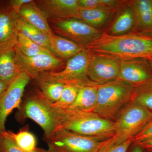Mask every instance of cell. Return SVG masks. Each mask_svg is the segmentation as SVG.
<instances>
[{
  "label": "cell",
  "mask_w": 152,
  "mask_h": 152,
  "mask_svg": "<svg viewBox=\"0 0 152 152\" xmlns=\"http://www.w3.org/2000/svg\"><path fill=\"white\" fill-rule=\"evenodd\" d=\"M93 53L109 55L120 60L152 59V33L130 32L112 36L104 32L99 39L85 47Z\"/></svg>",
  "instance_id": "cell-1"
},
{
  "label": "cell",
  "mask_w": 152,
  "mask_h": 152,
  "mask_svg": "<svg viewBox=\"0 0 152 152\" xmlns=\"http://www.w3.org/2000/svg\"><path fill=\"white\" fill-rule=\"evenodd\" d=\"M59 113L61 127L68 131L101 140L115 135V121L106 119L94 112L59 109Z\"/></svg>",
  "instance_id": "cell-2"
},
{
  "label": "cell",
  "mask_w": 152,
  "mask_h": 152,
  "mask_svg": "<svg viewBox=\"0 0 152 152\" xmlns=\"http://www.w3.org/2000/svg\"><path fill=\"white\" fill-rule=\"evenodd\" d=\"M16 113V119L20 123L27 119L35 122L42 129L44 140H48L61 127L59 109L47 100L39 91L29 95L22 100Z\"/></svg>",
  "instance_id": "cell-3"
},
{
  "label": "cell",
  "mask_w": 152,
  "mask_h": 152,
  "mask_svg": "<svg viewBox=\"0 0 152 152\" xmlns=\"http://www.w3.org/2000/svg\"><path fill=\"white\" fill-rule=\"evenodd\" d=\"M134 90L130 85L118 79L98 85L97 101L94 112L114 121L122 108L131 102Z\"/></svg>",
  "instance_id": "cell-4"
},
{
  "label": "cell",
  "mask_w": 152,
  "mask_h": 152,
  "mask_svg": "<svg viewBox=\"0 0 152 152\" xmlns=\"http://www.w3.org/2000/svg\"><path fill=\"white\" fill-rule=\"evenodd\" d=\"M152 119V112L130 102L121 109L115 123L114 144L118 145L134 138Z\"/></svg>",
  "instance_id": "cell-5"
},
{
  "label": "cell",
  "mask_w": 152,
  "mask_h": 152,
  "mask_svg": "<svg viewBox=\"0 0 152 152\" xmlns=\"http://www.w3.org/2000/svg\"><path fill=\"white\" fill-rule=\"evenodd\" d=\"M90 55L91 52L85 48L69 59L62 69L42 74L36 80L37 82H56L64 85H76L79 86L94 84V83L88 77Z\"/></svg>",
  "instance_id": "cell-6"
},
{
  "label": "cell",
  "mask_w": 152,
  "mask_h": 152,
  "mask_svg": "<svg viewBox=\"0 0 152 152\" xmlns=\"http://www.w3.org/2000/svg\"><path fill=\"white\" fill-rule=\"evenodd\" d=\"M109 139L101 140L60 127L45 141L50 152H99Z\"/></svg>",
  "instance_id": "cell-7"
},
{
  "label": "cell",
  "mask_w": 152,
  "mask_h": 152,
  "mask_svg": "<svg viewBox=\"0 0 152 152\" xmlns=\"http://www.w3.org/2000/svg\"><path fill=\"white\" fill-rule=\"evenodd\" d=\"M50 21L56 34L84 47L97 40L104 33L76 18L53 20Z\"/></svg>",
  "instance_id": "cell-8"
},
{
  "label": "cell",
  "mask_w": 152,
  "mask_h": 152,
  "mask_svg": "<svg viewBox=\"0 0 152 152\" xmlns=\"http://www.w3.org/2000/svg\"><path fill=\"white\" fill-rule=\"evenodd\" d=\"M15 50L19 66L22 72L27 74L33 80H36L42 74L57 72L64 65V61L52 53L28 57L22 53L17 45Z\"/></svg>",
  "instance_id": "cell-9"
},
{
  "label": "cell",
  "mask_w": 152,
  "mask_h": 152,
  "mask_svg": "<svg viewBox=\"0 0 152 152\" xmlns=\"http://www.w3.org/2000/svg\"><path fill=\"white\" fill-rule=\"evenodd\" d=\"M121 60L112 56L91 52L88 77L94 83L102 85L118 79Z\"/></svg>",
  "instance_id": "cell-10"
},
{
  "label": "cell",
  "mask_w": 152,
  "mask_h": 152,
  "mask_svg": "<svg viewBox=\"0 0 152 152\" xmlns=\"http://www.w3.org/2000/svg\"><path fill=\"white\" fill-rule=\"evenodd\" d=\"M31 79L27 74L23 72L0 97V134L6 131L5 123L9 115L15 109L20 108L25 89Z\"/></svg>",
  "instance_id": "cell-11"
},
{
  "label": "cell",
  "mask_w": 152,
  "mask_h": 152,
  "mask_svg": "<svg viewBox=\"0 0 152 152\" xmlns=\"http://www.w3.org/2000/svg\"><path fill=\"white\" fill-rule=\"evenodd\" d=\"M118 80L134 88L152 85V67L150 60L136 58L121 60Z\"/></svg>",
  "instance_id": "cell-12"
},
{
  "label": "cell",
  "mask_w": 152,
  "mask_h": 152,
  "mask_svg": "<svg viewBox=\"0 0 152 152\" xmlns=\"http://www.w3.org/2000/svg\"><path fill=\"white\" fill-rule=\"evenodd\" d=\"M19 18L9 1H0V51L17 45Z\"/></svg>",
  "instance_id": "cell-13"
},
{
  "label": "cell",
  "mask_w": 152,
  "mask_h": 152,
  "mask_svg": "<svg viewBox=\"0 0 152 152\" xmlns=\"http://www.w3.org/2000/svg\"><path fill=\"white\" fill-rule=\"evenodd\" d=\"M36 3L51 20L76 18L80 8L77 0H41Z\"/></svg>",
  "instance_id": "cell-14"
},
{
  "label": "cell",
  "mask_w": 152,
  "mask_h": 152,
  "mask_svg": "<svg viewBox=\"0 0 152 152\" xmlns=\"http://www.w3.org/2000/svg\"><path fill=\"white\" fill-rule=\"evenodd\" d=\"M129 5L135 20L132 32L152 33V0H134Z\"/></svg>",
  "instance_id": "cell-15"
},
{
  "label": "cell",
  "mask_w": 152,
  "mask_h": 152,
  "mask_svg": "<svg viewBox=\"0 0 152 152\" xmlns=\"http://www.w3.org/2000/svg\"><path fill=\"white\" fill-rule=\"evenodd\" d=\"M19 15L20 18L40 30L49 38L54 34L46 15L38 7L35 1H32L23 6L19 11Z\"/></svg>",
  "instance_id": "cell-16"
},
{
  "label": "cell",
  "mask_w": 152,
  "mask_h": 152,
  "mask_svg": "<svg viewBox=\"0 0 152 152\" xmlns=\"http://www.w3.org/2000/svg\"><path fill=\"white\" fill-rule=\"evenodd\" d=\"M15 46L0 51V80L9 85L23 72L17 63Z\"/></svg>",
  "instance_id": "cell-17"
},
{
  "label": "cell",
  "mask_w": 152,
  "mask_h": 152,
  "mask_svg": "<svg viewBox=\"0 0 152 152\" xmlns=\"http://www.w3.org/2000/svg\"><path fill=\"white\" fill-rule=\"evenodd\" d=\"M49 39L50 51L63 61L69 60L85 48L83 46L55 34Z\"/></svg>",
  "instance_id": "cell-18"
},
{
  "label": "cell",
  "mask_w": 152,
  "mask_h": 152,
  "mask_svg": "<svg viewBox=\"0 0 152 152\" xmlns=\"http://www.w3.org/2000/svg\"><path fill=\"white\" fill-rule=\"evenodd\" d=\"M98 86L94 84L80 87L76 100L68 109L94 112L97 101Z\"/></svg>",
  "instance_id": "cell-19"
},
{
  "label": "cell",
  "mask_w": 152,
  "mask_h": 152,
  "mask_svg": "<svg viewBox=\"0 0 152 152\" xmlns=\"http://www.w3.org/2000/svg\"><path fill=\"white\" fill-rule=\"evenodd\" d=\"M114 10L102 7L91 9L80 8L76 18L80 19L93 27L98 29L109 20Z\"/></svg>",
  "instance_id": "cell-20"
},
{
  "label": "cell",
  "mask_w": 152,
  "mask_h": 152,
  "mask_svg": "<svg viewBox=\"0 0 152 152\" xmlns=\"http://www.w3.org/2000/svg\"><path fill=\"white\" fill-rule=\"evenodd\" d=\"M134 24V14L129 5L118 14L109 29V32L106 33L112 36L126 34L133 31Z\"/></svg>",
  "instance_id": "cell-21"
},
{
  "label": "cell",
  "mask_w": 152,
  "mask_h": 152,
  "mask_svg": "<svg viewBox=\"0 0 152 152\" xmlns=\"http://www.w3.org/2000/svg\"><path fill=\"white\" fill-rule=\"evenodd\" d=\"M18 30L19 32L31 40L50 51V39L48 37L40 30L20 17L18 21Z\"/></svg>",
  "instance_id": "cell-22"
},
{
  "label": "cell",
  "mask_w": 152,
  "mask_h": 152,
  "mask_svg": "<svg viewBox=\"0 0 152 152\" xmlns=\"http://www.w3.org/2000/svg\"><path fill=\"white\" fill-rule=\"evenodd\" d=\"M3 133L12 140L18 146L25 151H33L37 148L36 137L29 131L27 126L17 133L6 131Z\"/></svg>",
  "instance_id": "cell-23"
},
{
  "label": "cell",
  "mask_w": 152,
  "mask_h": 152,
  "mask_svg": "<svg viewBox=\"0 0 152 152\" xmlns=\"http://www.w3.org/2000/svg\"><path fill=\"white\" fill-rule=\"evenodd\" d=\"M17 46L22 53L28 57L52 53L49 50L34 42L20 33H18Z\"/></svg>",
  "instance_id": "cell-24"
},
{
  "label": "cell",
  "mask_w": 152,
  "mask_h": 152,
  "mask_svg": "<svg viewBox=\"0 0 152 152\" xmlns=\"http://www.w3.org/2000/svg\"><path fill=\"white\" fill-rule=\"evenodd\" d=\"M41 94L47 100L55 103L59 99L64 85L51 82H37Z\"/></svg>",
  "instance_id": "cell-25"
},
{
  "label": "cell",
  "mask_w": 152,
  "mask_h": 152,
  "mask_svg": "<svg viewBox=\"0 0 152 152\" xmlns=\"http://www.w3.org/2000/svg\"><path fill=\"white\" fill-rule=\"evenodd\" d=\"M80 87L76 85H64L61 97L54 106L60 110H66L75 102L78 94Z\"/></svg>",
  "instance_id": "cell-26"
},
{
  "label": "cell",
  "mask_w": 152,
  "mask_h": 152,
  "mask_svg": "<svg viewBox=\"0 0 152 152\" xmlns=\"http://www.w3.org/2000/svg\"><path fill=\"white\" fill-rule=\"evenodd\" d=\"M131 102L152 112V85L135 88Z\"/></svg>",
  "instance_id": "cell-27"
},
{
  "label": "cell",
  "mask_w": 152,
  "mask_h": 152,
  "mask_svg": "<svg viewBox=\"0 0 152 152\" xmlns=\"http://www.w3.org/2000/svg\"><path fill=\"white\" fill-rule=\"evenodd\" d=\"M113 137L108 140L99 152H128L133 143V139H130L122 143L115 145L113 143Z\"/></svg>",
  "instance_id": "cell-28"
},
{
  "label": "cell",
  "mask_w": 152,
  "mask_h": 152,
  "mask_svg": "<svg viewBox=\"0 0 152 152\" xmlns=\"http://www.w3.org/2000/svg\"><path fill=\"white\" fill-rule=\"evenodd\" d=\"M0 135L1 137L3 145L6 152H50L48 150L44 149L39 148H37L33 151H26L18 146L12 140L6 136L4 133Z\"/></svg>",
  "instance_id": "cell-29"
},
{
  "label": "cell",
  "mask_w": 152,
  "mask_h": 152,
  "mask_svg": "<svg viewBox=\"0 0 152 152\" xmlns=\"http://www.w3.org/2000/svg\"><path fill=\"white\" fill-rule=\"evenodd\" d=\"M152 138V119L133 139V143Z\"/></svg>",
  "instance_id": "cell-30"
},
{
  "label": "cell",
  "mask_w": 152,
  "mask_h": 152,
  "mask_svg": "<svg viewBox=\"0 0 152 152\" xmlns=\"http://www.w3.org/2000/svg\"><path fill=\"white\" fill-rule=\"evenodd\" d=\"M80 8L91 9L101 7V0H77Z\"/></svg>",
  "instance_id": "cell-31"
},
{
  "label": "cell",
  "mask_w": 152,
  "mask_h": 152,
  "mask_svg": "<svg viewBox=\"0 0 152 152\" xmlns=\"http://www.w3.org/2000/svg\"><path fill=\"white\" fill-rule=\"evenodd\" d=\"M32 0H11L9 1L11 7L19 14V11L23 6L31 2Z\"/></svg>",
  "instance_id": "cell-32"
},
{
  "label": "cell",
  "mask_w": 152,
  "mask_h": 152,
  "mask_svg": "<svg viewBox=\"0 0 152 152\" xmlns=\"http://www.w3.org/2000/svg\"><path fill=\"white\" fill-rule=\"evenodd\" d=\"M133 144L139 146L144 150H152V138Z\"/></svg>",
  "instance_id": "cell-33"
},
{
  "label": "cell",
  "mask_w": 152,
  "mask_h": 152,
  "mask_svg": "<svg viewBox=\"0 0 152 152\" xmlns=\"http://www.w3.org/2000/svg\"><path fill=\"white\" fill-rule=\"evenodd\" d=\"M9 86V85L4 82L0 80V97L5 92L6 90L8 88Z\"/></svg>",
  "instance_id": "cell-34"
},
{
  "label": "cell",
  "mask_w": 152,
  "mask_h": 152,
  "mask_svg": "<svg viewBox=\"0 0 152 152\" xmlns=\"http://www.w3.org/2000/svg\"><path fill=\"white\" fill-rule=\"evenodd\" d=\"M129 152H144V150L139 146L134 145Z\"/></svg>",
  "instance_id": "cell-35"
},
{
  "label": "cell",
  "mask_w": 152,
  "mask_h": 152,
  "mask_svg": "<svg viewBox=\"0 0 152 152\" xmlns=\"http://www.w3.org/2000/svg\"><path fill=\"white\" fill-rule=\"evenodd\" d=\"M0 152H6L3 145L1 137L0 135Z\"/></svg>",
  "instance_id": "cell-36"
},
{
  "label": "cell",
  "mask_w": 152,
  "mask_h": 152,
  "mask_svg": "<svg viewBox=\"0 0 152 152\" xmlns=\"http://www.w3.org/2000/svg\"><path fill=\"white\" fill-rule=\"evenodd\" d=\"M146 152H152V150H145Z\"/></svg>",
  "instance_id": "cell-37"
},
{
  "label": "cell",
  "mask_w": 152,
  "mask_h": 152,
  "mask_svg": "<svg viewBox=\"0 0 152 152\" xmlns=\"http://www.w3.org/2000/svg\"><path fill=\"white\" fill-rule=\"evenodd\" d=\"M150 62H151V65L152 66V59L150 60Z\"/></svg>",
  "instance_id": "cell-38"
}]
</instances>
